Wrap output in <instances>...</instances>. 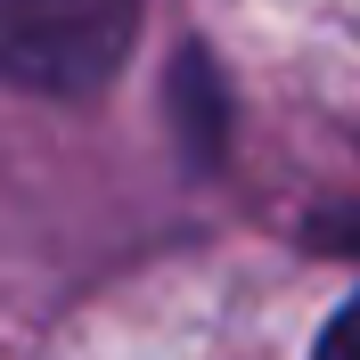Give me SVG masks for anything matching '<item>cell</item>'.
Listing matches in <instances>:
<instances>
[{"label":"cell","instance_id":"cell-1","mask_svg":"<svg viewBox=\"0 0 360 360\" xmlns=\"http://www.w3.org/2000/svg\"><path fill=\"white\" fill-rule=\"evenodd\" d=\"M139 41V0H0V74L17 90L90 98Z\"/></svg>","mask_w":360,"mask_h":360},{"label":"cell","instance_id":"cell-2","mask_svg":"<svg viewBox=\"0 0 360 360\" xmlns=\"http://www.w3.org/2000/svg\"><path fill=\"white\" fill-rule=\"evenodd\" d=\"M319 360H360V295L328 319V336H319Z\"/></svg>","mask_w":360,"mask_h":360}]
</instances>
